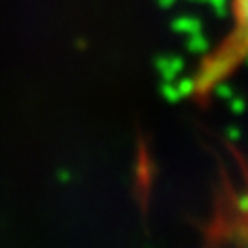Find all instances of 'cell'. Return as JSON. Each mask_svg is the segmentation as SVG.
Wrapping results in <instances>:
<instances>
[{"label": "cell", "instance_id": "cell-1", "mask_svg": "<svg viewBox=\"0 0 248 248\" xmlns=\"http://www.w3.org/2000/svg\"><path fill=\"white\" fill-rule=\"evenodd\" d=\"M232 23L211 50L199 60L188 91L197 102H205L248 62V0H230Z\"/></svg>", "mask_w": 248, "mask_h": 248}]
</instances>
